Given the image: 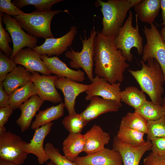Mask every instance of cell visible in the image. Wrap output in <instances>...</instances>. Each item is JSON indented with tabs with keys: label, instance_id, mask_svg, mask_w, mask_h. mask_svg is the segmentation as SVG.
Segmentation results:
<instances>
[{
	"label": "cell",
	"instance_id": "obj_1",
	"mask_svg": "<svg viewBox=\"0 0 165 165\" xmlns=\"http://www.w3.org/2000/svg\"><path fill=\"white\" fill-rule=\"evenodd\" d=\"M114 39L97 30L94 42L95 73L111 84L122 82L129 66L121 51L116 48Z\"/></svg>",
	"mask_w": 165,
	"mask_h": 165
},
{
	"label": "cell",
	"instance_id": "obj_2",
	"mask_svg": "<svg viewBox=\"0 0 165 165\" xmlns=\"http://www.w3.org/2000/svg\"><path fill=\"white\" fill-rule=\"evenodd\" d=\"M140 62L142 66L141 70L129 69L128 71L137 82L141 90L147 94L151 101L161 105L164 92L163 85L165 82L160 64L155 59L148 61L147 64L142 60Z\"/></svg>",
	"mask_w": 165,
	"mask_h": 165
},
{
	"label": "cell",
	"instance_id": "obj_3",
	"mask_svg": "<svg viewBox=\"0 0 165 165\" xmlns=\"http://www.w3.org/2000/svg\"><path fill=\"white\" fill-rule=\"evenodd\" d=\"M140 1L97 0V4L101 6L100 9L103 15L102 34L114 39L123 25L128 11Z\"/></svg>",
	"mask_w": 165,
	"mask_h": 165
},
{
	"label": "cell",
	"instance_id": "obj_4",
	"mask_svg": "<svg viewBox=\"0 0 165 165\" xmlns=\"http://www.w3.org/2000/svg\"><path fill=\"white\" fill-rule=\"evenodd\" d=\"M64 10H50L46 11L35 10L26 15L14 16L15 19L28 34L36 37L53 38L51 30V23L53 16Z\"/></svg>",
	"mask_w": 165,
	"mask_h": 165
},
{
	"label": "cell",
	"instance_id": "obj_5",
	"mask_svg": "<svg viewBox=\"0 0 165 165\" xmlns=\"http://www.w3.org/2000/svg\"><path fill=\"white\" fill-rule=\"evenodd\" d=\"M129 16L114 39L116 48L121 50L123 56L129 62L133 60V55L131 53V49L135 48L140 55L142 54L143 45V38L140 34L138 18L136 15V27L132 25L133 13L129 11Z\"/></svg>",
	"mask_w": 165,
	"mask_h": 165
},
{
	"label": "cell",
	"instance_id": "obj_6",
	"mask_svg": "<svg viewBox=\"0 0 165 165\" xmlns=\"http://www.w3.org/2000/svg\"><path fill=\"white\" fill-rule=\"evenodd\" d=\"M97 34L94 27L91 29L90 36L87 38L86 31H84V39H80L82 44L81 51H75L71 47L70 50L67 51L65 56L71 60L69 64L71 67L79 69L82 68L86 73L91 82L94 79L93 68L94 66V42Z\"/></svg>",
	"mask_w": 165,
	"mask_h": 165
},
{
	"label": "cell",
	"instance_id": "obj_7",
	"mask_svg": "<svg viewBox=\"0 0 165 165\" xmlns=\"http://www.w3.org/2000/svg\"><path fill=\"white\" fill-rule=\"evenodd\" d=\"M27 143L10 131L0 134V160L17 165L22 164L28 154L25 149Z\"/></svg>",
	"mask_w": 165,
	"mask_h": 165
},
{
	"label": "cell",
	"instance_id": "obj_8",
	"mask_svg": "<svg viewBox=\"0 0 165 165\" xmlns=\"http://www.w3.org/2000/svg\"><path fill=\"white\" fill-rule=\"evenodd\" d=\"M150 28L146 25L143 31L146 40L143 47L142 59L144 62L155 59L163 71L165 82V44L156 25L151 24Z\"/></svg>",
	"mask_w": 165,
	"mask_h": 165
},
{
	"label": "cell",
	"instance_id": "obj_9",
	"mask_svg": "<svg viewBox=\"0 0 165 165\" xmlns=\"http://www.w3.org/2000/svg\"><path fill=\"white\" fill-rule=\"evenodd\" d=\"M2 20L5 25L6 30L10 34L13 42V52L10 57L11 59L13 60L17 53L25 47L32 49L37 46V37L24 32L14 18L5 13Z\"/></svg>",
	"mask_w": 165,
	"mask_h": 165
},
{
	"label": "cell",
	"instance_id": "obj_10",
	"mask_svg": "<svg viewBox=\"0 0 165 165\" xmlns=\"http://www.w3.org/2000/svg\"><path fill=\"white\" fill-rule=\"evenodd\" d=\"M77 32V27L72 26L69 31L63 36L46 38L43 44L32 49L40 56L57 57L62 54L72 45Z\"/></svg>",
	"mask_w": 165,
	"mask_h": 165
},
{
	"label": "cell",
	"instance_id": "obj_11",
	"mask_svg": "<svg viewBox=\"0 0 165 165\" xmlns=\"http://www.w3.org/2000/svg\"><path fill=\"white\" fill-rule=\"evenodd\" d=\"M112 145V149L120 155L123 165H139L144 153L151 150L152 143L151 141L147 140L140 145L128 144L122 142L116 136Z\"/></svg>",
	"mask_w": 165,
	"mask_h": 165
},
{
	"label": "cell",
	"instance_id": "obj_12",
	"mask_svg": "<svg viewBox=\"0 0 165 165\" xmlns=\"http://www.w3.org/2000/svg\"><path fill=\"white\" fill-rule=\"evenodd\" d=\"M56 88L64 96V105L69 115L76 113L75 109L76 99L80 94L87 91L90 84H85L64 77H60L55 82Z\"/></svg>",
	"mask_w": 165,
	"mask_h": 165
},
{
	"label": "cell",
	"instance_id": "obj_13",
	"mask_svg": "<svg viewBox=\"0 0 165 165\" xmlns=\"http://www.w3.org/2000/svg\"><path fill=\"white\" fill-rule=\"evenodd\" d=\"M58 78L55 75H40L38 72H34L31 73V80L35 86L37 95L42 99L56 104L62 101L55 85Z\"/></svg>",
	"mask_w": 165,
	"mask_h": 165
},
{
	"label": "cell",
	"instance_id": "obj_14",
	"mask_svg": "<svg viewBox=\"0 0 165 165\" xmlns=\"http://www.w3.org/2000/svg\"><path fill=\"white\" fill-rule=\"evenodd\" d=\"M90 85V88L86 92V100L89 101L93 97L97 96L104 99L121 102L120 82L111 84L105 79L96 75Z\"/></svg>",
	"mask_w": 165,
	"mask_h": 165
},
{
	"label": "cell",
	"instance_id": "obj_15",
	"mask_svg": "<svg viewBox=\"0 0 165 165\" xmlns=\"http://www.w3.org/2000/svg\"><path fill=\"white\" fill-rule=\"evenodd\" d=\"M90 101L89 105L80 114L87 123L103 114L118 111L122 106L121 102L100 98L97 96L93 97Z\"/></svg>",
	"mask_w": 165,
	"mask_h": 165
},
{
	"label": "cell",
	"instance_id": "obj_16",
	"mask_svg": "<svg viewBox=\"0 0 165 165\" xmlns=\"http://www.w3.org/2000/svg\"><path fill=\"white\" fill-rule=\"evenodd\" d=\"M13 60L17 64L24 67L31 73L38 72L48 76L51 75V74L41 59L40 55L30 48L20 50L15 55Z\"/></svg>",
	"mask_w": 165,
	"mask_h": 165
},
{
	"label": "cell",
	"instance_id": "obj_17",
	"mask_svg": "<svg viewBox=\"0 0 165 165\" xmlns=\"http://www.w3.org/2000/svg\"><path fill=\"white\" fill-rule=\"evenodd\" d=\"M78 165H122L119 153L113 149L103 150L82 157H77L73 162Z\"/></svg>",
	"mask_w": 165,
	"mask_h": 165
},
{
	"label": "cell",
	"instance_id": "obj_18",
	"mask_svg": "<svg viewBox=\"0 0 165 165\" xmlns=\"http://www.w3.org/2000/svg\"><path fill=\"white\" fill-rule=\"evenodd\" d=\"M40 57L51 74L58 77H64L79 82L84 80L85 74L83 71L70 68L58 57H48L46 55H43L40 56Z\"/></svg>",
	"mask_w": 165,
	"mask_h": 165
},
{
	"label": "cell",
	"instance_id": "obj_19",
	"mask_svg": "<svg viewBox=\"0 0 165 165\" xmlns=\"http://www.w3.org/2000/svg\"><path fill=\"white\" fill-rule=\"evenodd\" d=\"M53 123L52 122L42 126L35 130L30 142L28 143L26 150L28 154H32L37 158L39 164H42L49 159L43 147L44 139L50 132Z\"/></svg>",
	"mask_w": 165,
	"mask_h": 165
},
{
	"label": "cell",
	"instance_id": "obj_20",
	"mask_svg": "<svg viewBox=\"0 0 165 165\" xmlns=\"http://www.w3.org/2000/svg\"><path fill=\"white\" fill-rule=\"evenodd\" d=\"M84 135V151L87 155L104 149L110 140L109 134L99 125L94 124Z\"/></svg>",
	"mask_w": 165,
	"mask_h": 165
},
{
	"label": "cell",
	"instance_id": "obj_21",
	"mask_svg": "<svg viewBox=\"0 0 165 165\" xmlns=\"http://www.w3.org/2000/svg\"><path fill=\"white\" fill-rule=\"evenodd\" d=\"M44 101L37 94H35L19 107L21 113L16 123L21 132H24L29 129L33 118L36 115V113L39 111Z\"/></svg>",
	"mask_w": 165,
	"mask_h": 165
},
{
	"label": "cell",
	"instance_id": "obj_22",
	"mask_svg": "<svg viewBox=\"0 0 165 165\" xmlns=\"http://www.w3.org/2000/svg\"><path fill=\"white\" fill-rule=\"evenodd\" d=\"M31 73L24 67L17 66L2 82L6 93L9 95L14 91L31 81Z\"/></svg>",
	"mask_w": 165,
	"mask_h": 165
},
{
	"label": "cell",
	"instance_id": "obj_23",
	"mask_svg": "<svg viewBox=\"0 0 165 165\" xmlns=\"http://www.w3.org/2000/svg\"><path fill=\"white\" fill-rule=\"evenodd\" d=\"M133 7L138 19L151 24L159 14L160 0H141Z\"/></svg>",
	"mask_w": 165,
	"mask_h": 165
},
{
	"label": "cell",
	"instance_id": "obj_24",
	"mask_svg": "<svg viewBox=\"0 0 165 165\" xmlns=\"http://www.w3.org/2000/svg\"><path fill=\"white\" fill-rule=\"evenodd\" d=\"M64 156L73 162L80 153L84 151V135L81 133H69L62 144Z\"/></svg>",
	"mask_w": 165,
	"mask_h": 165
},
{
	"label": "cell",
	"instance_id": "obj_25",
	"mask_svg": "<svg viewBox=\"0 0 165 165\" xmlns=\"http://www.w3.org/2000/svg\"><path fill=\"white\" fill-rule=\"evenodd\" d=\"M64 103L61 102L57 105H53L40 111L35 116V119L31 126V129L35 130L41 126L60 118L64 115Z\"/></svg>",
	"mask_w": 165,
	"mask_h": 165
},
{
	"label": "cell",
	"instance_id": "obj_26",
	"mask_svg": "<svg viewBox=\"0 0 165 165\" xmlns=\"http://www.w3.org/2000/svg\"><path fill=\"white\" fill-rule=\"evenodd\" d=\"M37 94L35 86L31 81L19 88L9 95V104L13 109L19 108L32 96Z\"/></svg>",
	"mask_w": 165,
	"mask_h": 165
},
{
	"label": "cell",
	"instance_id": "obj_27",
	"mask_svg": "<svg viewBox=\"0 0 165 165\" xmlns=\"http://www.w3.org/2000/svg\"><path fill=\"white\" fill-rule=\"evenodd\" d=\"M120 101L133 108L135 110L139 108L147 99L141 90L134 86L126 87L120 92Z\"/></svg>",
	"mask_w": 165,
	"mask_h": 165
},
{
	"label": "cell",
	"instance_id": "obj_28",
	"mask_svg": "<svg viewBox=\"0 0 165 165\" xmlns=\"http://www.w3.org/2000/svg\"><path fill=\"white\" fill-rule=\"evenodd\" d=\"M119 127L131 129L147 134L148 121L135 112H129L123 117Z\"/></svg>",
	"mask_w": 165,
	"mask_h": 165
},
{
	"label": "cell",
	"instance_id": "obj_29",
	"mask_svg": "<svg viewBox=\"0 0 165 165\" xmlns=\"http://www.w3.org/2000/svg\"><path fill=\"white\" fill-rule=\"evenodd\" d=\"M134 112L138 113L147 121L156 120L164 116V110L161 105L147 100Z\"/></svg>",
	"mask_w": 165,
	"mask_h": 165
},
{
	"label": "cell",
	"instance_id": "obj_30",
	"mask_svg": "<svg viewBox=\"0 0 165 165\" xmlns=\"http://www.w3.org/2000/svg\"><path fill=\"white\" fill-rule=\"evenodd\" d=\"M145 134L135 130L119 127L116 136L124 143L132 145H138L145 141L143 138Z\"/></svg>",
	"mask_w": 165,
	"mask_h": 165
},
{
	"label": "cell",
	"instance_id": "obj_31",
	"mask_svg": "<svg viewBox=\"0 0 165 165\" xmlns=\"http://www.w3.org/2000/svg\"><path fill=\"white\" fill-rule=\"evenodd\" d=\"M62 123L70 133H81L87 123L80 114L76 113L66 116L62 120Z\"/></svg>",
	"mask_w": 165,
	"mask_h": 165
},
{
	"label": "cell",
	"instance_id": "obj_32",
	"mask_svg": "<svg viewBox=\"0 0 165 165\" xmlns=\"http://www.w3.org/2000/svg\"><path fill=\"white\" fill-rule=\"evenodd\" d=\"M64 0H14L13 3L18 9L28 5L34 6L36 10L39 11H50L52 6Z\"/></svg>",
	"mask_w": 165,
	"mask_h": 165
},
{
	"label": "cell",
	"instance_id": "obj_33",
	"mask_svg": "<svg viewBox=\"0 0 165 165\" xmlns=\"http://www.w3.org/2000/svg\"><path fill=\"white\" fill-rule=\"evenodd\" d=\"M148 121L147 140L152 141L156 138L165 137V117Z\"/></svg>",
	"mask_w": 165,
	"mask_h": 165
},
{
	"label": "cell",
	"instance_id": "obj_34",
	"mask_svg": "<svg viewBox=\"0 0 165 165\" xmlns=\"http://www.w3.org/2000/svg\"><path fill=\"white\" fill-rule=\"evenodd\" d=\"M44 149L49 159L55 165H78L62 155L59 149L50 143H46Z\"/></svg>",
	"mask_w": 165,
	"mask_h": 165
},
{
	"label": "cell",
	"instance_id": "obj_35",
	"mask_svg": "<svg viewBox=\"0 0 165 165\" xmlns=\"http://www.w3.org/2000/svg\"><path fill=\"white\" fill-rule=\"evenodd\" d=\"M4 14L0 12V49L6 56L10 57L12 54L13 49L9 46V43L12 40L9 33L6 31L2 26V17Z\"/></svg>",
	"mask_w": 165,
	"mask_h": 165
},
{
	"label": "cell",
	"instance_id": "obj_36",
	"mask_svg": "<svg viewBox=\"0 0 165 165\" xmlns=\"http://www.w3.org/2000/svg\"><path fill=\"white\" fill-rule=\"evenodd\" d=\"M17 65L13 60L0 50V82H2L5 79L7 75L17 66Z\"/></svg>",
	"mask_w": 165,
	"mask_h": 165
},
{
	"label": "cell",
	"instance_id": "obj_37",
	"mask_svg": "<svg viewBox=\"0 0 165 165\" xmlns=\"http://www.w3.org/2000/svg\"><path fill=\"white\" fill-rule=\"evenodd\" d=\"M11 1V0H0V12L14 16L27 14L18 9Z\"/></svg>",
	"mask_w": 165,
	"mask_h": 165
},
{
	"label": "cell",
	"instance_id": "obj_38",
	"mask_svg": "<svg viewBox=\"0 0 165 165\" xmlns=\"http://www.w3.org/2000/svg\"><path fill=\"white\" fill-rule=\"evenodd\" d=\"M151 142L152 152L159 156H165V137L156 138Z\"/></svg>",
	"mask_w": 165,
	"mask_h": 165
},
{
	"label": "cell",
	"instance_id": "obj_39",
	"mask_svg": "<svg viewBox=\"0 0 165 165\" xmlns=\"http://www.w3.org/2000/svg\"><path fill=\"white\" fill-rule=\"evenodd\" d=\"M143 165H165V156H160L152 152L143 160Z\"/></svg>",
	"mask_w": 165,
	"mask_h": 165
},
{
	"label": "cell",
	"instance_id": "obj_40",
	"mask_svg": "<svg viewBox=\"0 0 165 165\" xmlns=\"http://www.w3.org/2000/svg\"><path fill=\"white\" fill-rule=\"evenodd\" d=\"M13 110L9 105L0 108V127L4 126Z\"/></svg>",
	"mask_w": 165,
	"mask_h": 165
},
{
	"label": "cell",
	"instance_id": "obj_41",
	"mask_svg": "<svg viewBox=\"0 0 165 165\" xmlns=\"http://www.w3.org/2000/svg\"><path fill=\"white\" fill-rule=\"evenodd\" d=\"M9 95L4 90L2 82H0V108L9 105Z\"/></svg>",
	"mask_w": 165,
	"mask_h": 165
},
{
	"label": "cell",
	"instance_id": "obj_42",
	"mask_svg": "<svg viewBox=\"0 0 165 165\" xmlns=\"http://www.w3.org/2000/svg\"><path fill=\"white\" fill-rule=\"evenodd\" d=\"M160 8L162 10V17L163 20L162 25H165V0H160Z\"/></svg>",
	"mask_w": 165,
	"mask_h": 165
},
{
	"label": "cell",
	"instance_id": "obj_43",
	"mask_svg": "<svg viewBox=\"0 0 165 165\" xmlns=\"http://www.w3.org/2000/svg\"><path fill=\"white\" fill-rule=\"evenodd\" d=\"M160 34L162 39L165 44V25L161 30Z\"/></svg>",
	"mask_w": 165,
	"mask_h": 165
},
{
	"label": "cell",
	"instance_id": "obj_44",
	"mask_svg": "<svg viewBox=\"0 0 165 165\" xmlns=\"http://www.w3.org/2000/svg\"><path fill=\"white\" fill-rule=\"evenodd\" d=\"M0 165H17L13 163L0 160Z\"/></svg>",
	"mask_w": 165,
	"mask_h": 165
},
{
	"label": "cell",
	"instance_id": "obj_45",
	"mask_svg": "<svg viewBox=\"0 0 165 165\" xmlns=\"http://www.w3.org/2000/svg\"><path fill=\"white\" fill-rule=\"evenodd\" d=\"M6 131V129L4 126L0 127V134L4 133Z\"/></svg>",
	"mask_w": 165,
	"mask_h": 165
},
{
	"label": "cell",
	"instance_id": "obj_46",
	"mask_svg": "<svg viewBox=\"0 0 165 165\" xmlns=\"http://www.w3.org/2000/svg\"><path fill=\"white\" fill-rule=\"evenodd\" d=\"M161 105L163 107L164 109V116L165 117V97L163 98Z\"/></svg>",
	"mask_w": 165,
	"mask_h": 165
},
{
	"label": "cell",
	"instance_id": "obj_47",
	"mask_svg": "<svg viewBox=\"0 0 165 165\" xmlns=\"http://www.w3.org/2000/svg\"><path fill=\"white\" fill-rule=\"evenodd\" d=\"M45 165H55L52 162L50 161L47 163Z\"/></svg>",
	"mask_w": 165,
	"mask_h": 165
}]
</instances>
